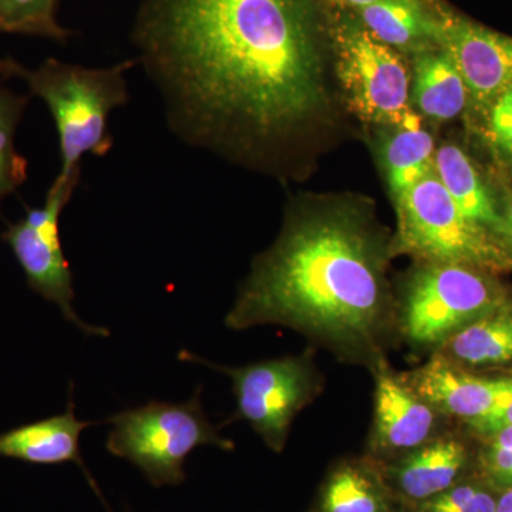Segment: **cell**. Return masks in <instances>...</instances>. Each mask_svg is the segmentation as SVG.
I'll return each instance as SVG.
<instances>
[{
  "mask_svg": "<svg viewBox=\"0 0 512 512\" xmlns=\"http://www.w3.org/2000/svg\"><path fill=\"white\" fill-rule=\"evenodd\" d=\"M387 251L353 212H293L274 247L255 259L225 325L285 326L340 359L375 367L397 322Z\"/></svg>",
  "mask_w": 512,
  "mask_h": 512,
  "instance_id": "cell-2",
  "label": "cell"
},
{
  "mask_svg": "<svg viewBox=\"0 0 512 512\" xmlns=\"http://www.w3.org/2000/svg\"><path fill=\"white\" fill-rule=\"evenodd\" d=\"M20 67H22V64L10 59V57L8 59H0V80L6 82V80L13 79V77H18Z\"/></svg>",
  "mask_w": 512,
  "mask_h": 512,
  "instance_id": "cell-28",
  "label": "cell"
},
{
  "mask_svg": "<svg viewBox=\"0 0 512 512\" xmlns=\"http://www.w3.org/2000/svg\"><path fill=\"white\" fill-rule=\"evenodd\" d=\"M375 424L372 447L382 456H397L416 450L434 439L437 412L403 379L384 366H375Z\"/></svg>",
  "mask_w": 512,
  "mask_h": 512,
  "instance_id": "cell-11",
  "label": "cell"
},
{
  "mask_svg": "<svg viewBox=\"0 0 512 512\" xmlns=\"http://www.w3.org/2000/svg\"><path fill=\"white\" fill-rule=\"evenodd\" d=\"M437 16V47L456 64L474 104L490 110L512 86V37L453 12Z\"/></svg>",
  "mask_w": 512,
  "mask_h": 512,
  "instance_id": "cell-10",
  "label": "cell"
},
{
  "mask_svg": "<svg viewBox=\"0 0 512 512\" xmlns=\"http://www.w3.org/2000/svg\"><path fill=\"white\" fill-rule=\"evenodd\" d=\"M384 158L394 200L434 171V140L420 127L416 114L404 121L389 141Z\"/></svg>",
  "mask_w": 512,
  "mask_h": 512,
  "instance_id": "cell-20",
  "label": "cell"
},
{
  "mask_svg": "<svg viewBox=\"0 0 512 512\" xmlns=\"http://www.w3.org/2000/svg\"><path fill=\"white\" fill-rule=\"evenodd\" d=\"M470 426L477 433L484 434V436H488L493 431L512 427V393L493 413L488 414L483 419L473 421V423H470Z\"/></svg>",
  "mask_w": 512,
  "mask_h": 512,
  "instance_id": "cell-26",
  "label": "cell"
},
{
  "mask_svg": "<svg viewBox=\"0 0 512 512\" xmlns=\"http://www.w3.org/2000/svg\"><path fill=\"white\" fill-rule=\"evenodd\" d=\"M178 357L229 376L237 399L234 419L247 421L275 453L284 450L293 420L319 392V375L311 352L242 367L214 365L187 350H181Z\"/></svg>",
  "mask_w": 512,
  "mask_h": 512,
  "instance_id": "cell-7",
  "label": "cell"
},
{
  "mask_svg": "<svg viewBox=\"0 0 512 512\" xmlns=\"http://www.w3.org/2000/svg\"><path fill=\"white\" fill-rule=\"evenodd\" d=\"M133 42L192 147L284 140L325 101L309 0H144Z\"/></svg>",
  "mask_w": 512,
  "mask_h": 512,
  "instance_id": "cell-1",
  "label": "cell"
},
{
  "mask_svg": "<svg viewBox=\"0 0 512 512\" xmlns=\"http://www.w3.org/2000/svg\"><path fill=\"white\" fill-rule=\"evenodd\" d=\"M319 512H390L389 494L372 468L343 463L323 484Z\"/></svg>",
  "mask_w": 512,
  "mask_h": 512,
  "instance_id": "cell-19",
  "label": "cell"
},
{
  "mask_svg": "<svg viewBox=\"0 0 512 512\" xmlns=\"http://www.w3.org/2000/svg\"><path fill=\"white\" fill-rule=\"evenodd\" d=\"M360 25L384 45L414 52L437 47L439 16L423 0H379L356 10Z\"/></svg>",
  "mask_w": 512,
  "mask_h": 512,
  "instance_id": "cell-15",
  "label": "cell"
},
{
  "mask_svg": "<svg viewBox=\"0 0 512 512\" xmlns=\"http://www.w3.org/2000/svg\"><path fill=\"white\" fill-rule=\"evenodd\" d=\"M413 99L427 117L440 121L454 119L466 107V83L456 64L440 47L416 53Z\"/></svg>",
  "mask_w": 512,
  "mask_h": 512,
  "instance_id": "cell-16",
  "label": "cell"
},
{
  "mask_svg": "<svg viewBox=\"0 0 512 512\" xmlns=\"http://www.w3.org/2000/svg\"><path fill=\"white\" fill-rule=\"evenodd\" d=\"M466 463L461 441L434 437L390 467V478L406 500L423 504L456 485Z\"/></svg>",
  "mask_w": 512,
  "mask_h": 512,
  "instance_id": "cell-14",
  "label": "cell"
},
{
  "mask_svg": "<svg viewBox=\"0 0 512 512\" xmlns=\"http://www.w3.org/2000/svg\"><path fill=\"white\" fill-rule=\"evenodd\" d=\"M495 512H512V485L498 498Z\"/></svg>",
  "mask_w": 512,
  "mask_h": 512,
  "instance_id": "cell-30",
  "label": "cell"
},
{
  "mask_svg": "<svg viewBox=\"0 0 512 512\" xmlns=\"http://www.w3.org/2000/svg\"><path fill=\"white\" fill-rule=\"evenodd\" d=\"M505 302L503 291L481 269L429 262L410 278L397 325L413 345L440 348Z\"/></svg>",
  "mask_w": 512,
  "mask_h": 512,
  "instance_id": "cell-6",
  "label": "cell"
},
{
  "mask_svg": "<svg viewBox=\"0 0 512 512\" xmlns=\"http://www.w3.org/2000/svg\"><path fill=\"white\" fill-rule=\"evenodd\" d=\"M448 362L470 367L507 365L512 362V305L505 302L440 346Z\"/></svg>",
  "mask_w": 512,
  "mask_h": 512,
  "instance_id": "cell-17",
  "label": "cell"
},
{
  "mask_svg": "<svg viewBox=\"0 0 512 512\" xmlns=\"http://www.w3.org/2000/svg\"><path fill=\"white\" fill-rule=\"evenodd\" d=\"M3 83L0 80V215L3 201L28 178V161L16 150L15 138L29 96L12 92Z\"/></svg>",
  "mask_w": 512,
  "mask_h": 512,
  "instance_id": "cell-21",
  "label": "cell"
},
{
  "mask_svg": "<svg viewBox=\"0 0 512 512\" xmlns=\"http://www.w3.org/2000/svg\"><path fill=\"white\" fill-rule=\"evenodd\" d=\"M333 5L340 6V8H349L359 10L372 5V3L379 2V0H329Z\"/></svg>",
  "mask_w": 512,
  "mask_h": 512,
  "instance_id": "cell-29",
  "label": "cell"
},
{
  "mask_svg": "<svg viewBox=\"0 0 512 512\" xmlns=\"http://www.w3.org/2000/svg\"><path fill=\"white\" fill-rule=\"evenodd\" d=\"M498 237L503 241L505 248L512 256V198L508 201L503 214H501V229Z\"/></svg>",
  "mask_w": 512,
  "mask_h": 512,
  "instance_id": "cell-27",
  "label": "cell"
},
{
  "mask_svg": "<svg viewBox=\"0 0 512 512\" xmlns=\"http://www.w3.org/2000/svg\"><path fill=\"white\" fill-rule=\"evenodd\" d=\"M406 383L437 413L468 424L493 413L512 393V379H481L441 355L416 370Z\"/></svg>",
  "mask_w": 512,
  "mask_h": 512,
  "instance_id": "cell-12",
  "label": "cell"
},
{
  "mask_svg": "<svg viewBox=\"0 0 512 512\" xmlns=\"http://www.w3.org/2000/svg\"><path fill=\"white\" fill-rule=\"evenodd\" d=\"M59 0H0V33L66 42L72 32L57 16Z\"/></svg>",
  "mask_w": 512,
  "mask_h": 512,
  "instance_id": "cell-22",
  "label": "cell"
},
{
  "mask_svg": "<svg viewBox=\"0 0 512 512\" xmlns=\"http://www.w3.org/2000/svg\"><path fill=\"white\" fill-rule=\"evenodd\" d=\"M497 500L477 485H453L420 504L419 512H495Z\"/></svg>",
  "mask_w": 512,
  "mask_h": 512,
  "instance_id": "cell-23",
  "label": "cell"
},
{
  "mask_svg": "<svg viewBox=\"0 0 512 512\" xmlns=\"http://www.w3.org/2000/svg\"><path fill=\"white\" fill-rule=\"evenodd\" d=\"M80 177L57 175L46 194L45 204L28 208L25 217L9 224L2 234L25 272L32 291L62 311L64 319L90 336H109L107 329L89 325L73 308V274L60 241V217L72 200Z\"/></svg>",
  "mask_w": 512,
  "mask_h": 512,
  "instance_id": "cell-8",
  "label": "cell"
},
{
  "mask_svg": "<svg viewBox=\"0 0 512 512\" xmlns=\"http://www.w3.org/2000/svg\"><path fill=\"white\" fill-rule=\"evenodd\" d=\"M137 64L126 60L92 69L47 59L35 70L20 67L19 79L46 104L57 128L62 177H80L86 154L104 157L113 148L109 116L128 103L126 73Z\"/></svg>",
  "mask_w": 512,
  "mask_h": 512,
  "instance_id": "cell-3",
  "label": "cell"
},
{
  "mask_svg": "<svg viewBox=\"0 0 512 512\" xmlns=\"http://www.w3.org/2000/svg\"><path fill=\"white\" fill-rule=\"evenodd\" d=\"M434 173L467 220L493 232L495 237L500 235V211L476 167L461 148L441 147L434 156Z\"/></svg>",
  "mask_w": 512,
  "mask_h": 512,
  "instance_id": "cell-18",
  "label": "cell"
},
{
  "mask_svg": "<svg viewBox=\"0 0 512 512\" xmlns=\"http://www.w3.org/2000/svg\"><path fill=\"white\" fill-rule=\"evenodd\" d=\"M72 387L66 412L0 433V457L46 466L77 464L92 485L94 493L103 498L80 453V436L87 427L97 423L77 419L74 414Z\"/></svg>",
  "mask_w": 512,
  "mask_h": 512,
  "instance_id": "cell-13",
  "label": "cell"
},
{
  "mask_svg": "<svg viewBox=\"0 0 512 512\" xmlns=\"http://www.w3.org/2000/svg\"><path fill=\"white\" fill-rule=\"evenodd\" d=\"M488 138L498 153L512 157V86L488 110Z\"/></svg>",
  "mask_w": 512,
  "mask_h": 512,
  "instance_id": "cell-25",
  "label": "cell"
},
{
  "mask_svg": "<svg viewBox=\"0 0 512 512\" xmlns=\"http://www.w3.org/2000/svg\"><path fill=\"white\" fill-rule=\"evenodd\" d=\"M338 74L353 109L373 123L400 127L412 116L410 76L402 57L362 25L336 33Z\"/></svg>",
  "mask_w": 512,
  "mask_h": 512,
  "instance_id": "cell-9",
  "label": "cell"
},
{
  "mask_svg": "<svg viewBox=\"0 0 512 512\" xmlns=\"http://www.w3.org/2000/svg\"><path fill=\"white\" fill-rule=\"evenodd\" d=\"M201 387L185 403L148 402L111 416L106 448L136 466L154 487L183 484L185 460L198 447L234 450L202 409Z\"/></svg>",
  "mask_w": 512,
  "mask_h": 512,
  "instance_id": "cell-4",
  "label": "cell"
},
{
  "mask_svg": "<svg viewBox=\"0 0 512 512\" xmlns=\"http://www.w3.org/2000/svg\"><path fill=\"white\" fill-rule=\"evenodd\" d=\"M484 453L487 473L498 484L512 485V427L488 434Z\"/></svg>",
  "mask_w": 512,
  "mask_h": 512,
  "instance_id": "cell-24",
  "label": "cell"
},
{
  "mask_svg": "<svg viewBox=\"0 0 512 512\" xmlns=\"http://www.w3.org/2000/svg\"><path fill=\"white\" fill-rule=\"evenodd\" d=\"M396 207L400 245L412 254L481 271L512 268L501 239L461 214L434 171L397 198Z\"/></svg>",
  "mask_w": 512,
  "mask_h": 512,
  "instance_id": "cell-5",
  "label": "cell"
}]
</instances>
